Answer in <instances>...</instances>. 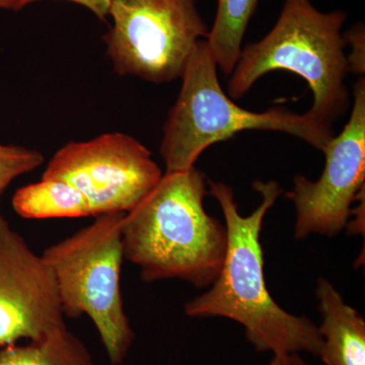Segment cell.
Listing matches in <instances>:
<instances>
[{"mask_svg": "<svg viewBox=\"0 0 365 365\" xmlns=\"http://www.w3.org/2000/svg\"><path fill=\"white\" fill-rule=\"evenodd\" d=\"M207 182L209 194L217 200L225 216L227 252L212 287L187 302L185 313L192 318L234 319L244 327L247 338L258 351L307 352L319 356V327L306 317L285 312L266 287L260 235L266 213L282 193L280 185L275 181L255 182L254 189L262 198L260 205L252 215L242 216L232 187Z\"/></svg>", "mask_w": 365, "mask_h": 365, "instance_id": "6da1fadb", "label": "cell"}, {"mask_svg": "<svg viewBox=\"0 0 365 365\" xmlns=\"http://www.w3.org/2000/svg\"><path fill=\"white\" fill-rule=\"evenodd\" d=\"M207 180L195 167L165 172L150 193L125 213L124 259L140 269L146 282L187 281L212 284L227 246L225 225L206 212Z\"/></svg>", "mask_w": 365, "mask_h": 365, "instance_id": "7a4b0ae2", "label": "cell"}, {"mask_svg": "<svg viewBox=\"0 0 365 365\" xmlns=\"http://www.w3.org/2000/svg\"><path fill=\"white\" fill-rule=\"evenodd\" d=\"M182 88L163 126L160 155L165 172L194 167L209 146L232 138L239 132H283L323 150L333 138V124L307 111L299 114L273 107L256 113L242 109L225 95L206 40L199 41L184 73Z\"/></svg>", "mask_w": 365, "mask_h": 365, "instance_id": "3957f363", "label": "cell"}, {"mask_svg": "<svg viewBox=\"0 0 365 365\" xmlns=\"http://www.w3.org/2000/svg\"><path fill=\"white\" fill-rule=\"evenodd\" d=\"M346 20L345 11L323 13L311 0H285L272 30L242 49L228 81L230 97H244L268 72H294L313 93L309 111L333 124L350 104L345 85L349 66L341 33Z\"/></svg>", "mask_w": 365, "mask_h": 365, "instance_id": "277c9868", "label": "cell"}, {"mask_svg": "<svg viewBox=\"0 0 365 365\" xmlns=\"http://www.w3.org/2000/svg\"><path fill=\"white\" fill-rule=\"evenodd\" d=\"M124 216H96L88 227L42 255L56 281L64 316L86 314L93 321L113 365L123 362L135 338L120 287Z\"/></svg>", "mask_w": 365, "mask_h": 365, "instance_id": "5b68a950", "label": "cell"}, {"mask_svg": "<svg viewBox=\"0 0 365 365\" xmlns=\"http://www.w3.org/2000/svg\"><path fill=\"white\" fill-rule=\"evenodd\" d=\"M113 26L103 40L119 76L150 83L181 78L209 30L196 0H111Z\"/></svg>", "mask_w": 365, "mask_h": 365, "instance_id": "8992f818", "label": "cell"}, {"mask_svg": "<svg viewBox=\"0 0 365 365\" xmlns=\"http://www.w3.org/2000/svg\"><path fill=\"white\" fill-rule=\"evenodd\" d=\"M163 175L140 141L114 132L66 144L53 155L42 178L68 182L86 197L91 216H98L128 212Z\"/></svg>", "mask_w": 365, "mask_h": 365, "instance_id": "52a82bcc", "label": "cell"}, {"mask_svg": "<svg viewBox=\"0 0 365 365\" xmlns=\"http://www.w3.org/2000/svg\"><path fill=\"white\" fill-rule=\"evenodd\" d=\"M353 109L347 124L324 150L326 165L318 181L297 175L287 198L297 210L294 235L306 239L317 234L334 237L347 225L351 205L364 191L365 81L353 91Z\"/></svg>", "mask_w": 365, "mask_h": 365, "instance_id": "ba28073f", "label": "cell"}, {"mask_svg": "<svg viewBox=\"0 0 365 365\" xmlns=\"http://www.w3.org/2000/svg\"><path fill=\"white\" fill-rule=\"evenodd\" d=\"M64 317L51 268L0 213V347L41 339Z\"/></svg>", "mask_w": 365, "mask_h": 365, "instance_id": "9c48e42d", "label": "cell"}, {"mask_svg": "<svg viewBox=\"0 0 365 365\" xmlns=\"http://www.w3.org/2000/svg\"><path fill=\"white\" fill-rule=\"evenodd\" d=\"M317 297L323 317L319 356L326 365H365V322L356 309L345 304L325 278H319Z\"/></svg>", "mask_w": 365, "mask_h": 365, "instance_id": "30bf717a", "label": "cell"}, {"mask_svg": "<svg viewBox=\"0 0 365 365\" xmlns=\"http://www.w3.org/2000/svg\"><path fill=\"white\" fill-rule=\"evenodd\" d=\"M13 207L26 220L78 218L91 216L88 200L68 182L53 178L21 187L14 193Z\"/></svg>", "mask_w": 365, "mask_h": 365, "instance_id": "8fae6325", "label": "cell"}, {"mask_svg": "<svg viewBox=\"0 0 365 365\" xmlns=\"http://www.w3.org/2000/svg\"><path fill=\"white\" fill-rule=\"evenodd\" d=\"M0 365H96L85 344L66 326L26 345L0 349Z\"/></svg>", "mask_w": 365, "mask_h": 365, "instance_id": "7c38bea8", "label": "cell"}, {"mask_svg": "<svg viewBox=\"0 0 365 365\" xmlns=\"http://www.w3.org/2000/svg\"><path fill=\"white\" fill-rule=\"evenodd\" d=\"M259 0H217L215 23L206 39L218 68L230 76L237 66L242 43Z\"/></svg>", "mask_w": 365, "mask_h": 365, "instance_id": "4fadbf2b", "label": "cell"}, {"mask_svg": "<svg viewBox=\"0 0 365 365\" xmlns=\"http://www.w3.org/2000/svg\"><path fill=\"white\" fill-rule=\"evenodd\" d=\"M44 160L40 151L0 143V195L14 180L38 169Z\"/></svg>", "mask_w": 365, "mask_h": 365, "instance_id": "5bb4252c", "label": "cell"}, {"mask_svg": "<svg viewBox=\"0 0 365 365\" xmlns=\"http://www.w3.org/2000/svg\"><path fill=\"white\" fill-rule=\"evenodd\" d=\"M345 43L351 45L352 52L349 57H347L349 72L355 73H364V26L356 25L347 31L343 35Z\"/></svg>", "mask_w": 365, "mask_h": 365, "instance_id": "9a60e30c", "label": "cell"}, {"mask_svg": "<svg viewBox=\"0 0 365 365\" xmlns=\"http://www.w3.org/2000/svg\"><path fill=\"white\" fill-rule=\"evenodd\" d=\"M37 1H40V0H18V9H16V11H20L24 7L29 6V4ZM66 1L74 2V4L86 7L100 20L106 21L107 16H109L111 0H66Z\"/></svg>", "mask_w": 365, "mask_h": 365, "instance_id": "2e32d148", "label": "cell"}, {"mask_svg": "<svg viewBox=\"0 0 365 365\" xmlns=\"http://www.w3.org/2000/svg\"><path fill=\"white\" fill-rule=\"evenodd\" d=\"M273 355V359L268 365H309L299 356V353H281Z\"/></svg>", "mask_w": 365, "mask_h": 365, "instance_id": "e0dca14e", "label": "cell"}, {"mask_svg": "<svg viewBox=\"0 0 365 365\" xmlns=\"http://www.w3.org/2000/svg\"><path fill=\"white\" fill-rule=\"evenodd\" d=\"M16 9H18V0H0V9L16 11Z\"/></svg>", "mask_w": 365, "mask_h": 365, "instance_id": "ac0fdd59", "label": "cell"}]
</instances>
